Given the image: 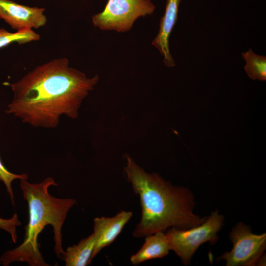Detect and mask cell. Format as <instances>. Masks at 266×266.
Segmentation results:
<instances>
[{"label": "cell", "instance_id": "obj_1", "mask_svg": "<svg viewBox=\"0 0 266 266\" xmlns=\"http://www.w3.org/2000/svg\"><path fill=\"white\" fill-rule=\"evenodd\" d=\"M99 79L71 67L65 57L54 59L10 85L14 97L5 112L34 127L55 128L61 116L77 118Z\"/></svg>", "mask_w": 266, "mask_h": 266}, {"label": "cell", "instance_id": "obj_2", "mask_svg": "<svg viewBox=\"0 0 266 266\" xmlns=\"http://www.w3.org/2000/svg\"><path fill=\"white\" fill-rule=\"evenodd\" d=\"M124 171L141 207V219L133 237L142 238L171 227L188 229L206 220V216L195 213V197L189 188L173 185L157 173L146 172L129 156Z\"/></svg>", "mask_w": 266, "mask_h": 266}, {"label": "cell", "instance_id": "obj_3", "mask_svg": "<svg viewBox=\"0 0 266 266\" xmlns=\"http://www.w3.org/2000/svg\"><path fill=\"white\" fill-rule=\"evenodd\" d=\"M51 186H57L52 177H48L39 183H31L20 180L23 196L28 206L29 221L25 227L23 242L18 247L3 253L0 263L9 266L15 262H26L30 266H49L44 261L39 249L38 236L47 225L53 228L54 252L63 259L65 253L62 247V228L66 216L76 203L71 198L60 199L48 192Z\"/></svg>", "mask_w": 266, "mask_h": 266}, {"label": "cell", "instance_id": "obj_4", "mask_svg": "<svg viewBox=\"0 0 266 266\" xmlns=\"http://www.w3.org/2000/svg\"><path fill=\"white\" fill-rule=\"evenodd\" d=\"M224 219V216L216 209L198 226L185 229L168 228L165 235L170 250L175 252L184 265L190 264L200 246L206 242L211 244L217 242L218 233L223 225Z\"/></svg>", "mask_w": 266, "mask_h": 266}, {"label": "cell", "instance_id": "obj_5", "mask_svg": "<svg viewBox=\"0 0 266 266\" xmlns=\"http://www.w3.org/2000/svg\"><path fill=\"white\" fill-rule=\"evenodd\" d=\"M155 9L150 0H108L103 11L92 16V22L102 30L125 32L137 19L152 14Z\"/></svg>", "mask_w": 266, "mask_h": 266}, {"label": "cell", "instance_id": "obj_6", "mask_svg": "<svg viewBox=\"0 0 266 266\" xmlns=\"http://www.w3.org/2000/svg\"><path fill=\"white\" fill-rule=\"evenodd\" d=\"M233 247L218 260H225L226 266H254L264 254L266 233H253L251 227L242 222L236 224L229 234Z\"/></svg>", "mask_w": 266, "mask_h": 266}, {"label": "cell", "instance_id": "obj_7", "mask_svg": "<svg viewBox=\"0 0 266 266\" xmlns=\"http://www.w3.org/2000/svg\"><path fill=\"white\" fill-rule=\"evenodd\" d=\"M44 11L43 8L21 5L10 0H0V18L17 31L44 26L47 22Z\"/></svg>", "mask_w": 266, "mask_h": 266}, {"label": "cell", "instance_id": "obj_8", "mask_svg": "<svg viewBox=\"0 0 266 266\" xmlns=\"http://www.w3.org/2000/svg\"><path fill=\"white\" fill-rule=\"evenodd\" d=\"M132 216L131 212L122 210L113 217L94 218L93 233L95 243L92 260L114 241Z\"/></svg>", "mask_w": 266, "mask_h": 266}, {"label": "cell", "instance_id": "obj_9", "mask_svg": "<svg viewBox=\"0 0 266 266\" xmlns=\"http://www.w3.org/2000/svg\"><path fill=\"white\" fill-rule=\"evenodd\" d=\"M181 1L167 0L164 14L160 20L158 33L152 43L163 57L164 64L167 67L175 66L174 60L169 50V38L177 20Z\"/></svg>", "mask_w": 266, "mask_h": 266}, {"label": "cell", "instance_id": "obj_10", "mask_svg": "<svg viewBox=\"0 0 266 266\" xmlns=\"http://www.w3.org/2000/svg\"><path fill=\"white\" fill-rule=\"evenodd\" d=\"M170 250L164 231L156 232L145 236V242L140 249L130 258L133 265L153 259L166 256Z\"/></svg>", "mask_w": 266, "mask_h": 266}, {"label": "cell", "instance_id": "obj_11", "mask_svg": "<svg viewBox=\"0 0 266 266\" xmlns=\"http://www.w3.org/2000/svg\"><path fill=\"white\" fill-rule=\"evenodd\" d=\"M95 237L92 233L81 239L77 244L68 247L63 260L66 266H85L91 263L95 247Z\"/></svg>", "mask_w": 266, "mask_h": 266}, {"label": "cell", "instance_id": "obj_12", "mask_svg": "<svg viewBox=\"0 0 266 266\" xmlns=\"http://www.w3.org/2000/svg\"><path fill=\"white\" fill-rule=\"evenodd\" d=\"M242 56L246 61L244 69L252 79L265 81L266 80V57L254 53L249 49L242 53Z\"/></svg>", "mask_w": 266, "mask_h": 266}, {"label": "cell", "instance_id": "obj_13", "mask_svg": "<svg viewBox=\"0 0 266 266\" xmlns=\"http://www.w3.org/2000/svg\"><path fill=\"white\" fill-rule=\"evenodd\" d=\"M40 35L32 29L17 31L10 33L4 29H0V48L12 43L23 44L40 39Z\"/></svg>", "mask_w": 266, "mask_h": 266}, {"label": "cell", "instance_id": "obj_14", "mask_svg": "<svg viewBox=\"0 0 266 266\" xmlns=\"http://www.w3.org/2000/svg\"><path fill=\"white\" fill-rule=\"evenodd\" d=\"M17 179L27 180L28 175L26 173L17 174L10 172L4 166L0 158V180L4 184L13 204H14V196L11 183L13 180Z\"/></svg>", "mask_w": 266, "mask_h": 266}, {"label": "cell", "instance_id": "obj_15", "mask_svg": "<svg viewBox=\"0 0 266 266\" xmlns=\"http://www.w3.org/2000/svg\"><path fill=\"white\" fill-rule=\"evenodd\" d=\"M21 224L16 213L14 214L9 219H4L0 217V229L8 233L13 242L14 243L16 242L17 239L16 228L20 226Z\"/></svg>", "mask_w": 266, "mask_h": 266}]
</instances>
